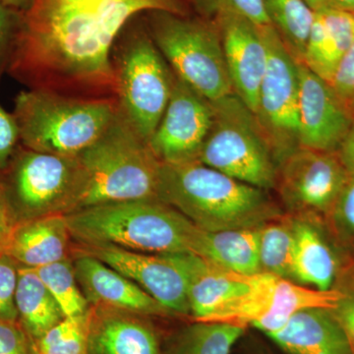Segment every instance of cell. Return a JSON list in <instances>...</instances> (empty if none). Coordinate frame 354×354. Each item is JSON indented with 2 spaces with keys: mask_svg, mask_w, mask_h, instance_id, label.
I'll use <instances>...</instances> for the list:
<instances>
[{
  "mask_svg": "<svg viewBox=\"0 0 354 354\" xmlns=\"http://www.w3.org/2000/svg\"><path fill=\"white\" fill-rule=\"evenodd\" d=\"M183 15L180 0H29L8 72L29 88L88 99L115 97L113 50L149 11Z\"/></svg>",
  "mask_w": 354,
  "mask_h": 354,
  "instance_id": "6da1fadb",
  "label": "cell"
},
{
  "mask_svg": "<svg viewBox=\"0 0 354 354\" xmlns=\"http://www.w3.org/2000/svg\"><path fill=\"white\" fill-rule=\"evenodd\" d=\"M158 199L206 232L259 228L281 216L267 191L199 162L162 164Z\"/></svg>",
  "mask_w": 354,
  "mask_h": 354,
  "instance_id": "7a4b0ae2",
  "label": "cell"
},
{
  "mask_svg": "<svg viewBox=\"0 0 354 354\" xmlns=\"http://www.w3.org/2000/svg\"><path fill=\"white\" fill-rule=\"evenodd\" d=\"M75 158L72 212L108 203L158 199L162 162L120 109L106 131Z\"/></svg>",
  "mask_w": 354,
  "mask_h": 354,
  "instance_id": "3957f363",
  "label": "cell"
},
{
  "mask_svg": "<svg viewBox=\"0 0 354 354\" xmlns=\"http://www.w3.org/2000/svg\"><path fill=\"white\" fill-rule=\"evenodd\" d=\"M70 234L83 245L153 254L193 253L198 228L158 199L108 203L67 214Z\"/></svg>",
  "mask_w": 354,
  "mask_h": 354,
  "instance_id": "277c9868",
  "label": "cell"
},
{
  "mask_svg": "<svg viewBox=\"0 0 354 354\" xmlns=\"http://www.w3.org/2000/svg\"><path fill=\"white\" fill-rule=\"evenodd\" d=\"M118 111L115 97L88 99L29 88L16 97L12 113L21 145L73 158L100 138Z\"/></svg>",
  "mask_w": 354,
  "mask_h": 354,
  "instance_id": "5b68a950",
  "label": "cell"
},
{
  "mask_svg": "<svg viewBox=\"0 0 354 354\" xmlns=\"http://www.w3.org/2000/svg\"><path fill=\"white\" fill-rule=\"evenodd\" d=\"M133 19L121 32L118 48L113 46L116 100L120 113L148 143L171 99L176 75L147 28Z\"/></svg>",
  "mask_w": 354,
  "mask_h": 354,
  "instance_id": "8992f818",
  "label": "cell"
},
{
  "mask_svg": "<svg viewBox=\"0 0 354 354\" xmlns=\"http://www.w3.org/2000/svg\"><path fill=\"white\" fill-rule=\"evenodd\" d=\"M211 102L213 121L197 162L260 189L276 188L278 162L255 114L235 93Z\"/></svg>",
  "mask_w": 354,
  "mask_h": 354,
  "instance_id": "52a82bcc",
  "label": "cell"
},
{
  "mask_svg": "<svg viewBox=\"0 0 354 354\" xmlns=\"http://www.w3.org/2000/svg\"><path fill=\"white\" fill-rule=\"evenodd\" d=\"M146 14L147 30L177 78L209 102L234 94L220 32L213 22L167 11Z\"/></svg>",
  "mask_w": 354,
  "mask_h": 354,
  "instance_id": "ba28073f",
  "label": "cell"
},
{
  "mask_svg": "<svg viewBox=\"0 0 354 354\" xmlns=\"http://www.w3.org/2000/svg\"><path fill=\"white\" fill-rule=\"evenodd\" d=\"M7 198L18 221L73 211L75 157L37 152L21 145L1 171Z\"/></svg>",
  "mask_w": 354,
  "mask_h": 354,
  "instance_id": "9c48e42d",
  "label": "cell"
},
{
  "mask_svg": "<svg viewBox=\"0 0 354 354\" xmlns=\"http://www.w3.org/2000/svg\"><path fill=\"white\" fill-rule=\"evenodd\" d=\"M268 51L255 116L278 165L300 148L298 64L272 26L261 28Z\"/></svg>",
  "mask_w": 354,
  "mask_h": 354,
  "instance_id": "30bf717a",
  "label": "cell"
},
{
  "mask_svg": "<svg viewBox=\"0 0 354 354\" xmlns=\"http://www.w3.org/2000/svg\"><path fill=\"white\" fill-rule=\"evenodd\" d=\"M344 297L339 291L319 290L260 272L245 295L206 322L234 324L244 328L251 325L269 335L285 327L297 312L309 308L334 310Z\"/></svg>",
  "mask_w": 354,
  "mask_h": 354,
  "instance_id": "8fae6325",
  "label": "cell"
},
{
  "mask_svg": "<svg viewBox=\"0 0 354 354\" xmlns=\"http://www.w3.org/2000/svg\"><path fill=\"white\" fill-rule=\"evenodd\" d=\"M337 153L297 149L281 162L276 187L286 206L304 213H329L348 181Z\"/></svg>",
  "mask_w": 354,
  "mask_h": 354,
  "instance_id": "7c38bea8",
  "label": "cell"
},
{
  "mask_svg": "<svg viewBox=\"0 0 354 354\" xmlns=\"http://www.w3.org/2000/svg\"><path fill=\"white\" fill-rule=\"evenodd\" d=\"M213 114L212 102L176 76L164 115L148 142L153 155L165 165L197 162Z\"/></svg>",
  "mask_w": 354,
  "mask_h": 354,
  "instance_id": "4fadbf2b",
  "label": "cell"
},
{
  "mask_svg": "<svg viewBox=\"0 0 354 354\" xmlns=\"http://www.w3.org/2000/svg\"><path fill=\"white\" fill-rule=\"evenodd\" d=\"M78 251L131 279L169 313L189 315L185 279L169 254L136 252L111 245H83Z\"/></svg>",
  "mask_w": 354,
  "mask_h": 354,
  "instance_id": "5bb4252c",
  "label": "cell"
},
{
  "mask_svg": "<svg viewBox=\"0 0 354 354\" xmlns=\"http://www.w3.org/2000/svg\"><path fill=\"white\" fill-rule=\"evenodd\" d=\"M298 76L300 147L337 153L351 127L354 114L344 106L330 84L304 64H298Z\"/></svg>",
  "mask_w": 354,
  "mask_h": 354,
  "instance_id": "9a60e30c",
  "label": "cell"
},
{
  "mask_svg": "<svg viewBox=\"0 0 354 354\" xmlns=\"http://www.w3.org/2000/svg\"><path fill=\"white\" fill-rule=\"evenodd\" d=\"M234 93L255 114L268 51L261 28L241 16L225 14L214 19Z\"/></svg>",
  "mask_w": 354,
  "mask_h": 354,
  "instance_id": "2e32d148",
  "label": "cell"
},
{
  "mask_svg": "<svg viewBox=\"0 0 354 354\" xmlns=\"http://www.w3.org/2000/svg\"><path fill=\"white\" fill-rule=\"evenodd\" d=\"M185 279L190 315L196 322H206L220 310L245 295L256 274L245 276L192 253L169 254Z\"/></svg>",
  "mask_w": 354,
  "mask_h": 354,
  "instance_id": "e0dca14e",
  "label": "cell"
},
{
  "mask_svg": "<svg viewBox=\"0 0 354 354\" xmlns=\"http://www.w3.org/2000/svg\"><path fill=\"white\" fill-rule=\"evenodd\" d=\"M73 265L77 281L91 306L109 307L139 315L171 314L134 281L97 258L79 252Z\"/></svg>",
  "mask_w": 354,
  "mask_h": 354,
  "instance_id": "ac0fdd59",
  "label": "cell"
},
{
  "mask_svg": "<svg viewBox=\"0 0 354 354\" xmlns=\"http://www.w3.org/2000/svg\"><path fill=\"white\" fill-rule=\"evenodd\" d=\"M269 337L288 354H354L353 344L332 309L297 312L285 327Z\"/></svg>",
  "mask_w": 354,
  "mask_h": 354,
  "instance_id": "d6986e66",
  "label": "cell"
},
{
  "mask_svg": "<svg viewBox=\"0 0 354 354\" xmlns=\"http://www.w3.org/2000/svg\"><path fill=\"white\" fill-rule=\"evenodd\" d=\"M139 316L91 306L88 354H160L155 332Z\"/></svg>",
  "mask_w": 354,
  "mask_h": 354,
  "instance_id": "ffe728a7",
  "label": "cell"
},
{
  "mask_svg": "<svg viewBox=\"0 0 354 354\" xmlns=\"http://www.w3.org/2000/svg\"><path fill=\"white\" fill-rule=\"evenodd\" d=\"M70 237L64 214L18 221L6 254L23 267L38 269L66 259Z\"/></svg>",
  "mask_w": 354,
  "mask_h": 354,
  "instance_id": "44dd1931",
  "label": "cell"
},
{
  "mask_svg": "<svg viewBox=\"0 0 354 354\" xmlns=\"http://www.w3.org/2000/svg\"><path fill=\"white\" fill-rule=\"evenodd\" d=\"M353 39L354 13L337 8L315 12L304 64L330 83Z\"/></svg>",
  "mask_w": 354,
  "mask_h": 354,
  "instance_id": "7402d4cb",
  "label": "cell"
},
{
  "mask_svg": "<svg viewBox=\"0 0 354 354\" xmlns=\"http://www.w3.org/2000/svg\"><path fill=\"white\" fill-rule=\"evenodd\" d=\"M259 230H200L192 254L237 274H260Z\"/></svg>",
  "mask_w": 354,
  "mask_h": 354,
  "instance_id": "603a6c76",
  "label": "cell"
},
{
  "mask_svg": "<svg viewBox=\"0 0 354 354\" xmlns=\"http://www.w3.org/2000/svg\"><path fill=\"white\" fill-rule=\"evenodd\" d=\"M293 279L319 290H329L337 262L327 242L313 225L295 221Z\"/></svg>",
  "mask_w": 354,
  "mask_h": 354,
  "instance_id": "cb8c5ba5",
  "label": "cell"
},
{
  "mask_svg": "<svg viewBox=\"0 0 354 354\" xmlns=\"http://www.w3.org/2000/svg\"><path fill=\"white\" fill-rule=\"evenodd\" d=\"M15 302L19 323L34 342L64 318L57 302L32 268L20 266L18 270Z\"/></svg>",
  "mask_w": 354,
  "mask_h": 354,
  "instance_id": "d4e9b609",
  "label": "cell"
},
{
  "mask_svg": "<svg viewBox=\"0 0 354 354\" xmlns=\"http://www.w3.org/2000/svg\"><path fill=\"white\" fill-rule=\"evenodd\" d=\"M263 3L286 50L297 64H304L315 12L304 0H263Z\"/></svg>",
  "mask_w": 354,
  "mask_h": 354,
  "instance_id": "484cf974",
  "label": "cell"
},
{
  "mask_svg": "<svg viewBox=\"0 0 354 354\" xmlns=\"http://www.w3.org/2000/svg\"><path fill=\"white\" fill-rule=\"evenodd\" d=\"M295 221L279 216L259 230L261 272L293 279Z\"/></svg>",
  "mask_w": 354,
  "mask_h": 354,
  "instance_id": "4316f807",
  "label": "cell"
},
{
  "mask_svg": "<svg viewBox=\"0 0 354 354\" xmlns=\"http://www.w3.org/2000/svg\"><path fill=\"white\" fill-rule=\"evenodd\" d=\"M244 330L234 324L196 322L184 330L174 354H230Z\"/></svg>",
  "mask_w": 354,
  "mask_h": 354,
  "instance_id": "83f0119b",
  "label": "cell"
},
{
  "mask_svg": "<svg viewBox=\"0 0 354 354\" xmlns=\"http://www.w3.org/2000/svg\"><path fill=\"white\" fill-rule=\"evenodd\" d=\"M64 317L84 315L91 308L77 281L74 265L68 258L36 269Z\"/></svg>",
  "mask_w": 354,
  "mask_h": 354,
  "instance_id": "f1b7e54d",
  "label": "cell"
},
{
  "mask_svg": "<svg viewBox=\"0 0 354 354\" xmlns=\"http://www.w3.org/2000/svg\"><path fill=\"white\" fill-rule=\"evenodd\" d=\"M91 308L84 315L64 317L39 337L37 354H88Z\"/></svg>",
  "mask_w": 354,
  "mask_h": 354,
  "instance_id": "f546056e",
  "label": "cell"
},
{
  "mask_svg": "<svg viewBox=\"0 0 354 354\" xmlns=\"http://www.w3.org/2000/svg\"><path fill=\"white\" fill-rule=\"evenodd\" d=\"M198 10L208 17L225 14L241 16L257 27L272 26L266 12L263 0H192Z\"/></svg>",
  "mask_w": 354,
  "mask_h": 354,
  "instance_id": "4dcf8cb0",
  "label": "cell"
},
{
  "mask_svg": "<svg viewBox=\"0 0 354 354\" xmlns=\"http://www.w3.org/2000/svg\"><path fill=\"white\" fill-rule=\"evenodd\" d=\"M19 267L6 254L0 257V320L19 322L15 302Z\"/></svg>",
  "mask_w": 354,
  "mask_h": 354,
  "instance_id": "1f68e13d",
  "label": "cell"
},
{
  "mask_svg": "<svg viewBox=\"0 0 354 354\" xmlns=\"http://www.w3.org/2000/svg\"><path fill=\"white\" fill-rule=\"evenodd\" d=\"M20 24V11L0 1V79L8 70Z\"/></svg>",
  "mask_w": 354,
  "mask_h": 354,
  "instance_id": "d6a6232c",
  "label": "cell"
},
{
  "mask_svg": "<svg viewBox=\"0 0 354 354\" xmlns=\"http://www.w3.org/2000/svg\"><path fill=\"white\" fill-rule=\"evenodd\" d=\"M329 84L344 106L354 114V39Z\"/></svg>",
  "mask_w": 354,
  "mask_h": 354,
  "instance_id": "836d02e7",
  "label": "cell"
},
{
  "mask_svg": "<svg viewBox=\"0 0 354 354\" xmlns=\"http://www.w3.org/2000/svg\"><path fill=\"white\" fill-rule=\"evenodd\" d=\"M0 354H37L36 342L19 322L0 320Z\"/></svg>",
  "mask_w": 354,
  "mask_h": 354,
  "instance_id": "e575fe53",
  "label": "cell"
},
{
  "mask_svg": "<svg viewBox=\"0 0 354 354\" xmlns=\"http://www.w3.org/2000/svg\"><path fill=\"white\" fill-rule=\"evenodd\" d=\"M19 144V128L15 116L0 106V171L6 169Z\"/></svg>",
  "mask_w": 354,
  "mask_h": 354,
  "instance_id": "d590c367",
  "label": "cell"
},
{
  "mask_svg": "<svg viewBox=\"0 0 354 354\" xmlns=\"http://www.w3.org/2000/svg\"><path fill=\"white\" fill-rule=\"evenodd\" d=\"M332 212L342 230L354 234V174H349Z\"/></svg>",
  "mask_w": 354,
  "mask_h": 354,
  "instance_id": "8d00e7d4",
  "label": "cell"
},
{
  "mask_svg": "<svg viewBox=\"0 0 354 354\" xmlns=\"http://www.w3.org/2000/svg\"><path fill=\"white\" fill-rule=\"evenodd\" d=\"M17 223V218L7 198L0 171V257L6 254L9 239Z\"/></svg>",
  "mask_w": 354,
  "mask_h": 354,
  "instance_id": "74e56055",
  "label": "cell"
},
{
  "mask_svg": "<svg viewBox=\"0 0 354 354\" xmlns=\"http://www.w3.org/2000/svg\"><path fill=\"white\" fill-rule=\"evenodd\" d=\"M348 335L354 349V297L342 298L337 308L333 310Z\"/></svg>",
  "mask_w": 354,
  "mask_h": 354,
  "instance_id": "f35d334b",
  "label": "cell"
},
{
  "mask_svg": "<svg viewBox=\"0 0 354 354\" xmlns=\"http://www.w3.org/2000/svg\"><path fill=\"white\" fill-rule=\"evenodd\" d=\"M337 157L349 174H354V120L337 151Z\"/></svg>",
  "mask_w": 354,
  "mask_h": 354,
  "instance_id": "ab89813d",
  "label": "cell"
},
{
  "mask_svg": "<svg viewBox=\"0 0 354 354\" xmlns=\"http://www.w3.org/2000/svg\"><path fill=\"white\" fill-rule=\"evenodd\" d=\"M304 1L314 12L335 8V0H304Z\"/></svg>",
  "mask_w": 354,
  "mask_h": 354,
  "instance_id": "60d3db41",
  "label": "cell"
},
{
  "mask_svg": "<svg viewBox=\"0 0 354 354\" xmlns=\"http://www.w3.org/2000/svg\"><path fill=\"white\" fill-rule=\"evenodd\" d=\"M335 8L354 13V0H335Z\"/></svg>",
  "mask_w": 354,
  "mask_h": 354,
  "instance_id": "b9f144b4",
  "label": "cell"
},
{
  "mask_svg": "<svg viewBox=\"0 0 354 354\" xmlns=\"http://www.w3.org/2000/svg\"><path fill=\"white\" fill-rule=\"evenodd\" d=\"M0 1L6 4V6L21 11L27 6L29 0H0Z\"/></svg>",
  "mask_w": 354,
  "mask_h": 354,
  "instance_id": "7bdbcfd3",
  "label": "cell"
}]
</instances>
